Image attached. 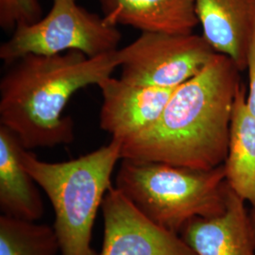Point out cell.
I'll return each mask as SVG.
<instances>
[{"label":"cell","mask_w":255,"mask_h":255,"mask_svg":"<svg viewBox=\"0 0 255 255\" xmlns=\"http://www.w3.org/2000/svg\"><path fill=\"white\" fill-rule=\"evenodd\" d=\"M116 187L146 218L178 235L193 219L224 213L229 189L224 164L203 170L130 159H121Z\"/></svg>","instance_id":"cell-4"},{"label":"cell","mask_w":255,"mask_h":255,"mask_svg":"<svg viewBox=\"0 0 255 255\" xmlns=\"http://www.w3.org/2000/svg\"><path fill=\"white\" fill-rule=\"evenodd\" d=\"M122 143L112 138L106 146L65 162L49 163L24 149L22 161L50 201L53 228L62 255H99L92 235L99 210L121 160Z\"/></svg>","instance_id":"cell-3"},{"label":"cell","mask_w":255,"mask_h":255,"mask_svg":"<svg viewBox=\"0 0 255 255\" xmlns=\"http://www.w3.org/2000/svg\"><path fill=\"white\" fill-rule=\"evenodd\" d=\"M251 217H252V220H253V224H254V228H255V208L252 209Z\"/></svg>","instance_id":"cell-17"},{"label":"cell","mask_w":255,"mask_h":255,"mask_svg":"<svg viewBox=\"0 0 255 255\" xmlns=\"http://www.w3.org/2000/svg\"><path fill=\"white\" fill-rule=\"evenodd\" d=\"M98 86L102 95L101 128L120 141L151 127L176 89L131 84L112 76Z\"/></svg>","instance_id":"cell-8"},{"label":"cell","mask_w":255,"mask_h":255,"mask_svg":"<svg viewBox=\"0 0 255 255\" xmlns=\"http://www.w3.org/2000/svg\"><path fill=\"white\" fill-rule=\"evenodd\" d=\"M119 64V49L96 57L70 50L20 58L0 81V125L29 151L73 143V119L63 114L68 101L111 77Z\"/></svg>","instance_id":"cell-2"},{"label":"cell","mask_w":255,"mask_h":255,"mask_svg":"<svg viewBox=\"0 0 255 255\" xmlns=\"http://www.w3.org/2000/svg\"><path fill=\"white\" fill-rule=\"evenodd\" d=\"M24 147L9 129L0 125V210L3 216L37 222L45 205L39 185L22 161Z\"/></svg>","instance_id":"cell-12"},{"label":"cell","mask_w":255,"mask_h":255,"mask_svg":"<svg viewBox=\"0 0 255 255\" xmlns=\"http://www.w3.org/2000/svg\"><path fill=\"white\" fill-rule=\"evenodd\" d=\"M224 168L231 189L255 208V117L249 110L242 84L233 109Z\"/></svg>","instance_id":"cell-13"},{"label":"cell","mask_w":255,"mask_h":255,"mask_svg":"<svg viewBox=\"0 0 255 255\" xmlns=\"http://www.w3.org/2000/svg\"><path fill=\"white\" fill-rule=\"evenodd\" d=\"M239 72L228 56L217 53L174 90L151 127L121 141V159L203 170L224 164Z\"/></svg>","instance_id":"cell-1"},{"label":"cell","mask_w":255,"mask_h":255,"mask_svg":"<svg viewBox=\"0 0 255 255\" xmlns=\"http://www.w3.org/2000/svg\"><path fill=\"white\" fill-rule=\"evenodd\" d=\"M58 252L53 226L0 217V255H56Z\"/></svg>","instance_id":"cell-14"},{"label":"cell","mask_w":255,"mask_h":255,"mask_svg":"<svg viewBox=\"0 0 255 255\" xmlns=\"http://www.w3.org/2000/svg\"><path fill=\"white\" fill-rule=\"evenodd\" d=\"M103 16L113 25L142 32L193 33L200 22L195 0H99Z\"/></svg>","instance_id":"cell-11"},{"label":"cell","mask_w":255,"mask_h":255,"mask_svg":"<svg viewBox=\"0 0 255 255\" xmlns=\"http://www.w3.org/2000/svg\"><path fill=\"white\" fill-rule=\"evenodd\" d=\"M216 54L202 35L142 32L119 49L120 79L136 85L175 89L200 73Z\"/></svg>","instance_id":"cell-6"},{"label":"cell","mask_w":255,"mask_h":255,"mask_svg":"<svg viewBox=\"0 0 255 255\" xmlns=\"http://www.w3.org/2000/svg\"><path fill=\"white\" fill-rule=\"evenodd\" d=\"M202 36L240 71L247 68L249 46L255 31V0H195Z\"/></svg>","instance_id":"cell-10"},{"label":"cell","mask_w":255,"mask_h":255,"mask_svg":"<svg viewBox=\"0 0 255 255\" xmlns=\"http://www.w3.org/2000/svg\"><path fill=\"white\" fill-rule=\"evenodd\" d=\"M104 234L100 255H197L180 235L157 225L111 186L101 205Z\"/></svg>","instance_id":"cell-7"},{"label":"cell","mask_w":255,"mask_h":255,"mask_svg":"<svg viewBox=\"0 0 255 255\" xmlns=\"http://www.w3.org/2000/svg\"><path fill=\"white\" fill-rule=\"evenodd\" d=\"M180 236L197 255H255V231L246 201L229 186L221 215L190 221Z\"/></svg>","instance_id":"cell-9"},{"label":"cell","mask_w":255,"mask_h":255,"mask_svg":"<svg viewBox=\"0 0 255 255\" xmlns=\"http://www.w3.org/2000/svg\"><path fill=\"white\" fill-rule=\"evenodd\" d=\"M42 18L39 0H0V27L14 30L21 25H29Z\"/></svg>","instance_id":"cell-15"},{"label":"cell","mask_w":255,"mask_h":255,"mask_svg":"<svg viewBox=\"0 0 255 255\" xmlns=\"http://www.w3.org/2000/svg\"><path fill=\"white\" fill-rule=\"evenodd\" d=\"M249 71V94L247 95V104L250 112L255 117V31L249 46L247 56V68Z\"/></svg>","instance_id":"cell-16"},{"label":"cell","mask_w":255,"mask_h":255,"mask_svg":"<svg viewBox=\"0 0 255 255\" xmlns=\"http://www.w3.org/2000/svg\"><path fill=\"white\" fill-rule=\"evenodd\" d=\"M121 32L102 15L90 12L77 0H53L45 17L15 27L0 46V59L12 64L28 54L56 55L78 50L88 57L119 49Z\"/></svg>","instance_id":"cell-5"}]
</instances>
